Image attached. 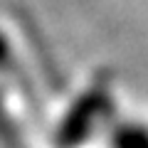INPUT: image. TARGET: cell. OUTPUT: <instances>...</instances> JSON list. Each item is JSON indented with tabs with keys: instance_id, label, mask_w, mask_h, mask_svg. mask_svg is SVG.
<instances>
[{
	"instance_id": "6da1fadb",
	"label": "cell",
	"mask_w": 148,
	"mask_h": 148,
	"mask_svg": "<svg viewBox=\"0 0 148 148\" xmlns=\"http://www.w3.org/2000/svg\"><path fill=\"white\" fill-rule=\"evenodd\" d=\"M109 148H148V119L119 116L106 128Z\"/></svg>"
}]
</instances>
